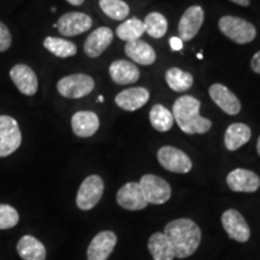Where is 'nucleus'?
Returning <instances> with one entry per match:
<instances>
[{"mask_svg":"<svg viewBox=\"0 0 260 260\" xmlns=\"http://www.w3.org/2000/svg\"><path fill=\"white\" fill-rule=\"evenodd\" d=\"M147 246L153 260H172L176 258L172 243L164 233L157 232L151 235Z\"/></svg>","mask_w":260,"mask_h":260,"instance_id":"4be33fe9","label":"nucleus"},{"mask_svg":"<svg viewBox=\"0 0 260 260\" xmlns=\"http://www.w3.org/2000/svg\"><path fill=\"white\" fill-rule=\"evenodd\" d=\"M226 184L237 193H254L260 187V178L255 172L247 169H235L226 176Z\"/></svg>","mask_w":260,"mask_h":260,"instance_id":"ddd939ff","label":"nucleus"},{"mask_svg":"<svg viewBox=\"0 0 260 260\" xmlns=\"http://www.w3.org/2000/svg\"><path fill=\"white\" fill-rule=\"evenodd\" d=\"M93 21L83 12H68L58 19V31L64 37H76L92 28Z\"/></svg>","mask_w":260,"mask_h":260,"instance_id":"9d476101","label":"nucleus"},{"mask_svg":"<svg viewBox=\"0 0 260 260\" xmlns=\"http://www.w3.org/2000/svg\"><path fill=\"white\" fill-rule=\"evenodd\" d=\"M168 86L175 92H186L193 86L194 79L191 74L183 71L178 68H170L165 74Z\"/></svg>","mask_w":260,"mask_h":260,"instance_id":"a878e982","label":"nucleus"},{"mask_svg":"<svg viewBox=\"0 0 260 260\" xmlns=\"http://www.w3.org/2000/svg\"><path fill=\"white\" fill-rule=\"evenodd\" d=\"M116 34L121 40L126 42L139 40L145 34V24L139 18H129L117 27Z\"/></svg>","mask_w":260,"mask_h":260,"instance_id":"bb28decb","label":"nucleus"},{"mask_svg":"<svg viewBox=\"0 0 260 260\" xmlns=\"http://www.w3.org/2000/svg\"><path fill=\"white\" fill-rule=\"evenodd\" d=\"M125 54L135 63L141 65H152L157 59V54L147 42L142 40H135L132 42H126L124 47Z\"/></svg>","mask_w":260,"mask_h":260,"instance_id":"5701e85b","label":"nucleus"},{"mask_svg":"<svg viewBox=\"0 0 260 260\" xmlns=\"http://www.w3.org/2000/svg\"><path fill=\"white\" fill-rule=\"evenodd\" d=\"M113 32L110 28L100 27L90 32L83 45V51L89 58H96L111 45Z\"/></svg>","mask_w":260,"mask_h":260,"instance_id":"a211bd4d","label":"nucleus"},{"mask_svg":"<svg viewBox=\"0 0 260 260\" xmlns=\"http://www.w3.org/2000/svg\"><path fill=\"white\" fill-rule=\"evenodd\" d=\"M145 32H147L149 37L154 39H160L167 34L168 21L159 12H151L146 16L145 21Z\"/></svg>","mask_w":260,"mask_h":260,"instance_id":"c85d7f7f","label":"nucleus"},{"mask_svg":"<svg viewBox=\"0 0 260 260\" xmlns=\"http://www.w3.org/2000/svg\"><path fill=\"white\" fill-rule=\"evenodd\" d=\"M209 94L213 103L230 116H236L241 111V103L239 98L222 83H214L210 87Z\"/></svg>","mask_w":260,"mask_h":260,"instance_id":"dca6fc26","label":"nucleus"},{"mask_svg":"<svg viewBox=\"0 0 260 260\" xmlns=\"http://www.w3.org/2000/svg\"><path fill=\"white\" fill-rule=\"evenodd\" d=\"M99 6L104 14L115 21H123L130 12L128 4L123 0H100Z\"/></svg>","mask_w":260,"mask_h":260,"instance_id":"c756f323","label":"nucleus"},{"mask_svg":"<svg viewBox=\"0 0 260 260\" xmlns=\"http://www.w3.org/2000/svg\"><path fill=\"white\" fill-rule=\"evenodd\" d=\"M205 12L201 6L194 5L186 10L178 22V35L182 41H190L195 38L204 23Z\"/></svg>","mask_w":260,"mask_h":260,"instance_id":"9b49d317","label":"nucleus"},{"mask_svg":"<svg viewBox=\"0 0 260 260\" xmlns=\"http://www.w3.org/2000/svg\"><path fill=\"white\" fill-rule=\"evenodd\" d=\"M230 2L235 3V4L240 5V6H248L249 4H251V2H249V0H230Z\"/></svg>","mask_w":260,"mask_h":260,"instance_id":"f704fd0d","label":"nucleus"},{"mask_svg":"<svg viewBox=\"0 0 260 260\" xmlns=\"http://www.w3.org/2000/svg\"><path fill=\"white\" fill-rule=\"evenodd\" d=\"M10 77L17 89L24 95L31 96L38 92L39 81L37 74L25 64H16L10 70Z\"/></svg>","mask_w":260,"mask_h":260,"instance_id":"2eb2a0df","label":"nucleus"},{"mask_svg":"<svg viewBox=\"0 0 260 260\" xmlns=\"http://www.w3.org/2000/svg\"><path fill=\"white\" fill-rule=\"evenodd\" d=\"M98 100H99V102H100V103H103V102H104V96H102V95H100L99 98H98Z\"/></svg>","mask_w":260,"mask_h":260,"instance_id":"4c0bfd02","label":"nucleus"},{"mask_svg":"<svg viewBox=\"0 0 260 260\" xmlns=\"http://www.w3.org/2000/svg\"><path fill=\"white\" fill-rule=\"evenodd\" d=\"M201 103L191 95L180 96L172 106V116L186 134H205L212 128V122L200 115Z\"/></svg>","mask_w":260,"mask_h":260,"instance_id":"f03ea898","label":"nucleus"},{"mask_svg":"<svg viewBox=\"0 0 260 260\" xmlns=\"http://www.w3.org/2000/svg\"><path fill=\"white\" fill-rule=\"evenodd\" d=\"M182 42L183 41H182L180 38L174 37L170 39V46L174 51H181L182 48H183V44H182Z\"/></svg>","mask_w":260,"mask_h":260,"instance_id":"72a5a7b5","label":"nucleus"},{"mask_svg":"<svg viewBox=\"0 0 260 260\" xmlns=\"http://www.w3.org/2000/svg\"><path fill=\"white\" fill-rule=\"evenodd\" d=\"M149 121L155 130L165 133L172 128L175 119L172 112L169 111L167 107L160 105V104H155L149 111Z\"/></svg>","mask_w":260,"mask_h":260,"instance_id":"393cba45","label":"nucleus"},{"mask_svg":"<svg viewBox=\"0 0 260 260\" xmlns=\"http://www.w3.org/2000/svg\"><path fill=\"white\" fill-rule=\"evenodd\" d=\"M44 46L48 52L59 58L73 57L77 53V47L74 42L60 38L47 37L44 40Z\"/></svg>","mask_w":260,"mask_h":260,"instance_id":"cd10ccee","label":"nucleus"},{"mask_svg":"<svg viewBox=\"0 0 260 260\" xmlns=\"http://www.w3.org/2000/svg\"><path fill=\"white\" fill-rule=\"evenodd\" d=\"M95 82L89 75L74 74L60 79L57 83V90L61 96L68 99H80L93 92Z\"/></svg>","mask_w":260,"mask_h":260,"instance_id":"20e7f679","label":"nucleus"},{"mask_svg":"<svg viewBox=\"0 0 260 260\" xmlns=\"http://www.w3.org/2000/svg\"><path fill=\"white\" fill-rule=\"evenodd\" d=\"M116 200L119 206L128 211H141L146 209L148 204L145 199L139 182H128L119 188L117 191Z\"/></svg>","mask_w":260,"mask_h":260,"instance_id":"f8f14e48","label":"nucleus"},{"mask_svg":"<svg viewBox=\"0 0 260 260\" xmlns=\"http://www.w3.org/2000/svg\"><path fill=\"white\" fill-rule=\"evenodd\" d=\"M252 132L247 124L243 123H233L228 126L224 135V145L228 151H236L251 140Z\"/></svg>","mask_w":260,"mask_h":260,"instance_id":"b1692460","label":"nucleus"},{"mask_svg":"<svg viewBox=\"0 0 260 260\" xmlns=\"http://www.w3.org/2000/svg\"><path fill=\"white\" fill-rule=\"evenodd\" d=\"M198 58H199V59H203V54L198 53Z\"/></svg>","mask_w":260,"mask_h":260,"instance_id":"58836bf2","label":"nucleus"},{"mask_svg":"<svg viewBox=\"0 0 260 260\" xmlns=\"http://www.w3.org/2000/svg\"><path fill=\"white\" fill-rule=\"evenodd\" d=\"M100 126L99 117L93 111H79L71 118V128L79 138H90Z\"/></svg>","mask_w":260,"mask_h":260,"instance_id":"6ab92c4d","label":"nucleus"},{"mask_svg":"<svg viewBox=\"0 0 260 260\" xmlns=\"http://www.w3.org/2000/svg\"><path fill=\"white\" fill-rule=\"evenodd\" d=\"M139 184L148 204L161 205L170 200L171 187L164 178L147 174L141 177Z\"/></svg>","mask_w":260,"mask_h":260,"instance_id":"0eeeda50","label":"nucleus"},{"mask_svg":"<svg viewBox=\"0 0 260 260\" xmlns=\"http://www.w3.org/2000/svg\"><path fill=\"white\" fill-rule=\"evenodd\" d=\"M251 68L254 73L260 75V51L256 52L254 56H253L251 60Z\"/></svg>","mask_w":260,"mask_h":260,"instance_id":"473e14b6","label":"nucleus"},{"mask_svg":"<svg viewBox=\"0 0 260 260\" xmlns=\"http://www.w3.org/2000/svg\"><path fill=\"white\" fill-rule=\"evenodd\" d=\"M117 245V235L110 230H104L94 236L87 249L88 260H107Z\"/></svg>","mask_w":260,"mask_h":260,"instance_id":"4468645a","label":"nucleus"},{"mask_svg":"<svg viewBox=\"0 0 260 260\" xmlns=\"http://www.w3.org/2000/svg\"><path fill=\"white\" fill-rule=\"evenodd\" d=\"M219 30L239 45L249 44L256 37V29L251 22L235 16H223L218 22Z\"/></svg>","mask_w":260,"mask_h":260,"instance_id":"7ed1b4c3","label":"nucleus"},{"mask_svg":"<svg viewBox=\"0 0 260 260\" xmlns=\"http://www.w3.org/2000/svg\"><path fill=\"white\" fill-rule=\"evenodd\" d=\"M22 144L18 123L11 116H0V158L8 157L17 151Z\"/></svg>","mask_w":260,"mask_h":260,"instance_id":"423d86ee","label":"nucleus"},{"mask_svg":"<svg viewBox=\"0 0 260 260\" xmlns=\"http://www.w3.org/2000/svg\"><path fill=\"white\" fill-rule=\"evenodd\" d=\"M19 214L15 207L0 204V230L11 229L18 224Z\"/></svg>","mask_w":260,"mask_h":260,"instance_id":"7c9ffc66","label":"nucleus"},{"mask_svg":"<svg viewBox=\"0 0 260 260\" xmlns=\"http://www.w3.org/2000/svg\"><path fill=\"white\" fill-rule=\"evenodd\" d=\"M149 99V92L144 87H132L122 90L115 98V103L124 111H136L146 105Z\"/></svg>","mask_w":260,"mask_h":260,"instance_id":"f3484780","label":"nucleus"},{"mask_svg":"<svg viewBox=\"0 0 260 260\" xmlns=\"http://www.w3.org/2000/svg\"><path fill=\"white\" fill-rule=\"evenodd\" d=\"M67 2L69 3V4L74 5V6H80V5L83 4L84 0H67Z\"/></svg>","mask_w":260,"mask_h":260,"instance_id":"c9c22d12","label":"nucleus"},{"mask_svg":"<svg viewBox=\"0 0 260 260\" xmlns=\"http://www.w3.org/2000/svg\"><path fill=\"white\" fill-rule=\"evenodd\" d=\"M256 151H258V154L260 155V136L258 139V142H256Z\"/></svg>","mask_w":260,"mask_h":260,"instance_id":"e433bc0d","label":"nucleus"},{"mask_svg":"<svg viewBox=\"0 0 260 260\" xmlns=\"http://www.w3.org/2000/svg\"><path fill=\"white\" fill-rule=\"evenodd\" d=\"M11 32H10L9 28L3 22H0V52L8 51L10 46H11Z\"/></svg>","mask_w":260,"mask_h":260,"instance_id":"2f4dec72","label":"nucleus"},{"mask_svg":"<svg viewBox=\"0 0 260 260\" xmlns=\"http://www.w3.org/2000/svg\"><path fill=\"white\" fill-rule=\"evenodd\" d=\"M104 181L98 175H90L84 178L77 190L76 205L80 210L89 211L94 209L104 194Z\"/></svg>","mask_w":260,"mask_h":260,"instance_id":"39448f33","label":"nucleus"},{"mask_svg":"<svg viewBox=\"0 0 260 260\" xmlns=\"http://www.w3.org/2000/svg\"><path fill=\"white\" fill-rule=\"evenodd\" d=\"M111 80L117 84L135 83L140 79V70L129 60H115L109 69Z\"/></svg>","mask_w":260,"mask_h":260,"instance_id":"aec40b11","label":"nucleus"},{"mask_svg":"<svg viewBox=\"0 0 260 260\" xmlns=\"http://www.w3.org/2000/svg\"><path fill=\"white\" fill-rule=\"evenodd\" d=\"M164 234L175 249V256L184 259L194 254L201 242L199 225L189 218H178L167 224Z\"/></svg>","mask_w":260,"mask_h":260,"instance_id":"f257e3e1","label":"nucleus"},{"mask_svg":"<svg viewBox=\"0 0 260 260\" xmlns=\"http://www.w3.org/2000/svg\"><path fill=\"white\" fill-rule=\"evenodd\" d=\"M157 158L159 164L165 170L176 174H187L193 167L190 158L183 151L172 146H162L161 148H159Z\"/></svg>","mask_w":260,"mask_h":260,"instance_id":"6e6552de","label":"nucleus"},{"mask_svg":"<svg viewBox=\"0 0 260 260\" xmlns=\"http://www.w3.org/2000/svg\"><path fill=\"white\" fill-rule=\"evenodd\" d=\"M17 253L23 260H46V248L37 237L24 235L17 242Z\"/></svg>","mask_w":260,"mask_h":260,"instance_id":"412c9836","label":"nucleus"},{"mask_svg":"<svg viewBox=\"0 0 260 260\" xmlns=\"http://www.w3.org/2000/svg\"><path fill=\"white\" fill-rule=\"evenodd\" d=\"M222 225L234 241L247 242L251 237V229L239 211L230 209L222 214Z\"/></svg>","mask_w":260,"mask_h":260,"instance_id":"1a4fd4ad","label":"nucleus"}]
</instances>
